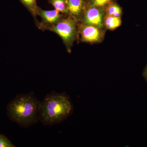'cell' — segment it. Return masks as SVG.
<instances>
[{
    "mask_svg": "<svg viewBox=\"0 0 147 147\" xmlns=\"http://www.w3.org/2000/svg\"><path fill=\"white\" fill-rule=\"evenodd\" d=\"M70 96L65 92L52 91L40 102L38 120L45 126L61 123L73 113Z\"/></svg>",
    "mask_w": 147,
    "mask_h": 147,
    "instance_id": "6da1fadb",
    "label": "cell"
},
{
    "mask_svg": "<svg viewBox=\"0 0 147 147\" xmlns=\"http://www.w3.org/2000/svg\"><path fill=\"white\" fill-rule=\"evenodd\" d=\"M40 103L33 92L18 94L7 104V115L11 121L27 128L39 121Z\"/></svg>",
    "mask_w": 147,
    "mask_h": 147,
    "instance_id": "7a4b0ae2",
    "label": "cell"
},
{
    "mask_svg": "<svg viewBox=\"0 0 147 147\" xmlns=\"http://www.w3.org/2000/svg\"><path fill=\"white\" fill-rule=\"evenodd\" d=\"M77 22L75 19L67 15L53 26L46 27L44 30L50 31L60 37L68 52L71 50L73 42L77 36Z\"/></svg>",
    "mask_w": 147,
    "mask_h": 147,
    "instance_id": "3957f363",
    "label": "cell"
},
{
    "mask_svg": "<svg viewBox=\"0 0 147 147\" xmlns=\"http://www.w3.org/2000/svg\"><path fill=\"white\" fill-rule=\"evenodd\" d=\"M39 16L41 19V22L36 24L38 28L42 30L46 27L53 26L60 21L64 17V14L61 13L56 9L44 10L39 7L37 11V16Z\"/></svg>",
    "mask_w": 147,
    "mask_h": 147,
    "instance_id": "277c9868",
    "label": "cell"
},
{
    "mask_svg": "<svg viewBox=\"0 0 147 147\" xmlns=\"http://www.w3.org/2000/svg\"><path fill=\"white\" fill-rule=\"evenodd\" d=\"M102 9L88 5L83 16L84 25H90L99 28L103 26V14Z\"/></svg>",
    "mask_w": 147,
    "mask_h": 147,
    "instance_id": "5b68a950",
    "label": "cell"
},
{
    "mask_svg": "<svg viewBox=\"0 0 147 147\" xmlns=\"http://www.w3.org/2000/svg\"><path fill=\"white\" fill-rule=\"evenodd\" d=\"M79 28L82 41L87 42H98L101 38L100 28L90 25L81 24Z\"/></svg>",
    "mask_w": 147,
    "mask_h": 147,
    "instance_id": "8992f818",
    "label": "cell"
},
{
    "mask_svg": "<svg viewBox=\"0 0 147 147\" xmlns=\"http://www.w3.org/2000/svg\"><path fill=\"white\" fill-rule=\"evenodd\" d=\"M68 10V15L76 21L82 18L86 10L88 2L87 0H65Z\"/></svg>",
    "mask_w": 147,
    "mask_h": 147,
    "instance_id": "52a82bcc",
    "label": "cell"
},
{
    "mask_svg": "<svg viewBox=\"0 0 147 147\" xmlns=\"http://www.w3.org/2000/svg\"><path fill=\"white\" fill-rule=\"evenodd\" d=\"M21 3L27 9L29 12L32 14L36 21V24L38 22L36 16L37 11L39 7L37 4L36 0H19Z\"/></svg>",
    "mask_w": 147,
    "mask_h": 147,
    "instance_id": "ba28073f",
    "label": "cell"
},
{
    "mask_svg": "<svg viewBox=\"0 0 147 147\" xmlns=\"http://www.w3.org/2000/svg\"><path fill=\"white\" fill-rule=\"evenodd\" d=\"M121 21L120 17H117L107 14L104 18V24L108 30H114L121 26Z\"/></svg>",
    "mask_w": 147,
    "mask_h": 147,
    "instance_id": "9c48e42d",
    "label": "cell"
},
{
    "mask_svg": "<svg viewBox=\"0 0 147 147\" xmlns=\"http://www.w3.org/2000/svg\"><path fill=\"white\" fill-rule=\"evenodd\" d=\"M48 3L64 15H68V10L65 0H48Z\"/></svg>",
    "mask_w": 147,
    "mask_h": 147,
    "instance_id": "30bf717a",
    "label": "cell"
},
{
    "mask_svg": "<svg viewBox=\"0 0 147 147\" xmlns=\"http://www.w3.org/2000/svg\"><path fill=\"white\" fill-rule=\"evenodd\" d=\"M105 10L108 15L120 17L122 10L121 7L117 3L113 1L110 3L105 7Z\"/></svg>",
    "mask_w": 147,
    "mask_h": 147,
    "instance_id": "8fae6325",
    "label": "cell"
},
{
    "mask_svg": "<svg viewBox=\"0 0 147 147\" xmlns=\"http://www.w3.org/2000/svg\"><path fill=\"white\" fill-rule=\"evenodd\" d=\"M115 0H88V5L100 9L105 8L106 6Z\"/></svg>",
    "mask_w": 147,
    "mask_h": 147,
    "instance_id": "7c38bea8",
    "label": "cell"
},
{
    "mask_svg": "<svg viewBox=\"0 0 147 147\" xmlns=\"http://www.w3.org/2000/svg\"><path fill=\"white\" fill-rule=\"evenodd\" d=\"M12 142L3 134H0V147H15Z\"/></svg>",
    "mask_w": 147,
    "mask_h": 147,
    "instance_id": "4fadbf2b",
    "label": "cell"
},
{
    "mask_svg": "<svg viewBox=\"0 0 147 147\" xmlns=\"http://www.w3.org/2000/svg\"><path fill=\"white\" fill-rule=\"evenodd\" d=\"M142 74H143V77L144 78L145 80L147 82V64L144 68Z\"/></svg>",
    "mask_w": 147,
    "mask_h": 147,
    "instance_id": "5bb4252c",
    "label": "cell"
},
{
    "mask_svg": "<svg viewBox=\"0 0 147 147\" xmlns=\"http://www.w3.org/2000/svg\"><path fill=\"white\" fill-rule=\"evenodd\" d=\"M87 1H88V0H87Z\"/></svg>",
    "mask_w": 147,
    "mask_h": 147,
    "instance_id": "9a60e30c",
    "label": "cell"
}]
</instances>
